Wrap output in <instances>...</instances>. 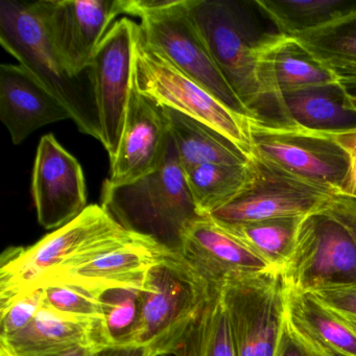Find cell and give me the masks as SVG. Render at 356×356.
<instances>
[{
  "label": "cell",
  "instance_id": "8992f818",
  "mask_svg": "<svg viewBox=\"0 0 356 356\" xmlns=\"http://www.w3.org/2000/svg\"><path fill=\"white\" fill-rule=\"evenodd\" d=\"M191 0H122L124 14L140 19L145 44L241 115H250L212 59L189 9Z\"/></svg>",
  "mask_w": 356,
  "mask_h": 356
},
{
  "label": "cell",
  "instance_id": "f546056e",
  "mask_svg": "<svg viewBox=\"0 0 356 356\" xmlns=\"http://www.w3.org/2000/svg\"><path fill=\"white\" fill-rule=\"evenodd\" d=\"M41 289L43 307L76 320L103 322L102 293L70 284H47Z\"/></svg>",
  "mask_w": 356,
  "mask_h": 356
},
{
  "label": "cell",
  "instance_id": "d590c367",
  "mask_svg": "<svg viewBox=\"0 0 356 356\" xmlns=\"http://www.w3.org/2000/svg\"><path fill=\"white\" fill-rule=\"evenodd\" d=\"M93 356H156L147 347L138 345L107 346L95 350Z\"/></svg>",
  "mask_w": 356,
  "mask_h": 356
},
{
  "label": "cell",
  "instance_id": "5bb4252c",
  "mask_svg": "<svg viewBox=\"0 0 356 356\" xmlns=\"http://www.w3.org/2000/svg\"><path fill=\"white\" fill-rule=\"evenodd\" d=\"M56 53L74 74L88 72L122 0H39L29 3Z\"/></svg>",
  "mask_w": 356,
  "mask_h": 356
},
{
  "label": "cell",
  "instance_id": "52a82bcc",
  "mask_svg": "<svg viewBox=\"0 0 356 356\" xmlns=\"http://www.w3.org/2000/svg\"><path fill=\"white\" fill-rule=\"evenodd\" d=\"M134 87L160 107L176 110L206 124L226 137L248 157L253 156L251 118L227 107L163 56L149 49L140 32L135 49Z\"/></svg>",
  "mask_w": 356,
  "mask_h": 356
},
{
  "label": "cell",
  "instance_id": "d6a6232c",
  "mask_svg": "<svg viewBox=\"0 0 356 356\" xmlns=\"http://www.w3.org/2000/svg\"><path fill=\"white\" fill-rule=\"evenodd\" d=\"M273 356H328L312 347L283 318Z\"/></svg>",
  "mask_w": 356,
  "mask_h": 356
},
{
  "label": "cell",
  "instance_id": "8d00e7d4",
  "mask_svg": "<svg viewBox=\"0 0 356 356\" xmlns=\"http://www.w3.org/2000/svg\"><path fill=\"white\" fill-rule=\"evenodd\" d=\"M95 350H97V348L91 347V346H76V347L64 350V351L59 352V353L47 356H93Z\"/></svg>",
  "mask_w": 356,
  "mask_h": 356
},
{
  "label": "cell",
  "instance_id": "5b68a950",
  "mask_svg": "<svg viewBox=\"0 0 356 356\" xmlns=\"http://www.w3.org/2000/svg\"><path fill=\"white\" fill-rule=\"evenodd\" d=\"M126 231L103 206L95 204L35 245L6 250L0 266V310L39 289L47 275Z\"/></svg>",
  "mask_w": 356,
  "mask_h": 356
},
{
  "label": "cell",
  "instance_id": "e575fe53",
  "mask_svg": "<svg viewBox=\"0 0 356 356\" xmlns=\"http://www.w3.org/2000/svg\"><path fill=\"white\" fill-rule=\"evenodd\" d=\"M310 293L326 307L334 312L356 316V285L322 289Z\"/></svg>",
  "mask_w": 356,
  "mask_h": 356
},
{
  "label": "cell",
  "instance_id": "6da1fadb",
  "mask_svg": "<svg viewBox=\"0 0 356 356\" xmlns=\"http://www.w3.org/2000/svg\"><path fill=\"white\" fill-rule=\"evenodd\" d=\"M102 206L122 228L177 253H180L185 229L202 218L170 135L165 155L155 172L124 186L104 182Z\"/></svg>",
  "mask_w": 356,
  "mask_h": 356
},
{
  "label": "cell",
  "instance_id": "8fae6325",
  "mask_svg": "<svg viewBox=\"0 0 356 356\" xmlns=\"http://www.w3.org/2000/svg\"><path fill=\"white\" fill-rule=\"evenodd\" d=\"M289 289L300 293L356 285V245L337 220L322 212L306 216L282 270Z\"/></svg>",
  "mask_w": 356,
  "mask_h": 356
},
{
  "label": "cell",
  "instance_id": "ac0fdd59",
  "mask_svg": "<svg viewBox=\"0 0 356 356\" xmlns=\"http://www.w3.org/2000/svg\"><path fill=\"white\" fill-rule=\"evenodd\" d=\"M0 120L14 145L47 124L72 120L65 106L28 70L15 64L0 66Z\"/></svg>",
  "mask_w": 356,
  "mask_h": 356
},
{
  "label": "cell",
  "instance_id": "ba28073f",
  "mask_svg": "<svg viewBox=\"0 0 356 356\" xmlns=\"http://www.w3.org/2000/svg\"><path fill=\"white\" fill-rule=\"evenodd\" d=\"M253 154L303 180L339 193L348 160L333 135L293 124L250 118Z\"/></svg>",
  "mask_w": 356,
  "mask_h": 356
},
{
  "label": "cell",
  "instance_id": "4fadbf2b",
  "mask_svg": "<svg viewBox=\"0 0 356 356\" xmlns=\"http://www.w3.org/2000/svg\"><path fill=\"white\" fill-rule=\"evenodd\" d=\"M139 24L120 18L112 24L90 65L101 141L110 162L118 154L134 90L135 49Z\"/></svg>",
  "mask_w": 356,
  "mask_h": 356
},
{
  "label": "cell",
  "instance_id": "d6986e66",
  "mask_svg": "<svg viewBox=\"0 0 356 356\" xmlns=\"http://www.w3.org/2000/svg\"><path fill=\"white\" fill-rule=\"evenodd\" d=\"M259 82L264 108H275L293 93L334 86L339 78L316 62L293 37L276 33L262 51Z\"/></svg>",
  "mask_w": 356,
  "mask_h": 356
},
{
  "label": "cell",
  "instance_id": "cb8c5ba5",
  "mask_svg": "<svg viewBox=\"0 0 356 356\" xmlns=\"http://www.w3.org/2000/svg\"><path fill=\"white\" fill-rule=\"evenodd\" d=\"M339 84L356 85V9L331 24L293 37Z\"/></svg>",
  "mask_w": 356,
  "mask_h": 356
},
{
  "label": "cell",
  "instance_id": "ffe728a7",
  "mask_svg": "<svg viewBox=\"0 0 356 356\" xmlns=\"http://www.w3.org/2000/svg\"><path fill=\"white\" fill-rule=\"evenodd\" d=\"M76 346L97 349L109 346L103 322L68 318L42 306L26 328L7 339H0V353L47 356Z\"/></svg>",
  "mask_w": 356,
  "mask_h": 356
},
{
  "label": "cell",
  "instance_id": "d4e9b609",
  "mask_svg": "<svg viewBox=\"0 0 356 356\" xmlns=\"http://www.w3.org/2000/svg\"><path fill=\"white\" fill-rule=\"evenodd\" d=\"M280 34L297 37L356 9V0H255Z\"/></svg>",
  "mask_w": 356,
  "mask_h": 356
},
{
  "label": "cell",
  "instance_id": "f35d334b",
  "mask_svg": "<svg viewBox=\"0 0 356 356\" xmlns=\"http://www.w3.org/2000/svg\"><path fill=\"white\" fill-rule=\"evenodd\" d=\"M343 90L348 93V95H353V97H356V85H341Z\"/></svg>",
  "mask_w": 356,
  "mask_h": 356
},
{
  "label": "cell",
  "instance_id": "30bf717a",
  "mask_svg": "<svg viewBox=\"0 0 356 356\" xmlns=\"http://www.w3.org/2000/svg\"><path fill=\"white\" fill-rule=\"evenodd\" d=\"M287 285L268 268L235 277L220 289L237 356H273L282 326Z\"/></svg>",
  "mask_w": 356,
  "mask_h": 356
},
{
  "label": "cell",
  "instance_id": "1f68e13d",
  "mask_svg": "<svg viewBox=\"0 0 356 356\" xmlns=\"http://www.w3.org/2000/svg\"><path fill=\"white\" fill-rule=\"evenodd\" d=\"M350 107L356 111V97L348 95ZM334 143L341 147L348 160V172L343 186L339 193L356 199V127L343 132L333 135Z\"/></svg>",
  "mask_w": 356,
  "mask_h": 356
},
{
  "label": "cell",
  "instance_id": "4dcf8cb0",
  "mask_svg": "<svg viewBox=\"0 0 356 356\" xmlns=\"http://www.w3.org/2000/svg\"><path fill=\"white\" fill-rule=\"evenodd\" d=\"M42 306V289H39L0 310V339H7L26 328Z\"/></svg>",
  "mask_w": 356,
  "mask_h": 356
},
{
  "label": "cell",
  "instance_id": "7c38bea8",
  "mask_svg": "<svg viewBox=\"0 0 356 356\" xmlns=\"http://www.w3.org/2000/svg\"><path fill=\"white\" fill-rule=\"evenodd\" d=\"M174 253L149 237L126 231L47 275L39 289L70 284L97 293L120 289L141 291L151 268Z\"/></svg>",
  "mask_w": 356,
  "mask_h": 356
},
{
  "label": "cell",
  "instance_id": "9c48e42d",
  "mask_svg": "<svg viewBox=\"0 0 356 356\" xmlns=\"http://www.w3.org/2000/svg\"><path fill=\"white\" fill-rule=\"evenodd\" d=\"M243 191L210 216L224 224L304 218L324 210L334 191L285 172L253 154Z\"/></svg>",
  "mask_w": 356,
  "mask_h": 356
},
{
  "label": "cell",
  "instance_id": "ab89813d",
  "mask_svg": "<svg viewBox=\"0 0 356 356\" xmlns=\"http://www.w3.org/2000/svg\"><path fill=\"white\" fill-rule=\"evenodd\" d=\"M0 356H6L3 353H0Z\"/></svg>",
  "mask_w": 356,
  "mask_h": 356
},
{
  "label": "cell",
  "instance_id": "74e56055",
  "mask_svg": "<svg viewBox=\"0 0 356 356\" xmlns=\"http://www.w3.org/2000/svg\"><path fill=\"white\" fill-rule=\"evenodd\" d=\"M323 305H324V304H323ZM329 309H330V308H329ZM332 312H334V314H337V316H339V318H341V320L343 321V322L345 323V324L347 325V326L349 327V328L351 329V330L356 334V316L341 314V312H334V310H332Z\"/></svg>",
  "mask_w": 356,
  "mask_h": 356
},
{
  "label": "cell",
  "instance_id": "836d02e7",
  "mask_svg": "<svg viewBox=\"0 0 356 356\" xmlns=\"http://www.w3.org/2000/svg\"><path fill=\"white\" fill-rule=\"evenodd\" d=\"M322 213L330 216L349 233L356 245V199L341 193H334Z\"/></svg>",
  "mask_w": 356,
  "mask_h": 356
},
{
  "label": "cell",
  "instance_id": "3957f363",
  "mask_svg": "<svg viewBox=\"0 0 356 356\" xmlns=\"http://www.w3.org/2000/svg\"><path fill=\"white\" fill-rule=\"evenodd\" d=\"M0 43L65 106L83 134L101 141L90 68L82 74L68 70L29 3L0 1Z\"/></svg>",
  "mask_w": 356,
  "mask_h": 356
},
{
  "label": "cell",
  "instance_id": "9a60e30c",
  "mask_svg": "<svg viewBox=\"0 0 356 356\" xmlns=\"http://www.w3.org/2000/svg\"><path fill=\"white\" fill-rule=\"evenodd\" d=\"M32 195L39 224L57 230L87 207L82 166L54 135L40 139L32 176Z\"/></svg>",
  "mask_w": 356,
  "mask_h": 356
},
{
  "label": "cell",
  "instance_id": "4316f807",
  "mask_svg": "<svg viewBox=\"0 0 356 356\" xmlns=\"http://www.w3.org/2000/svg\"><path fill=\"white\" fill-rule=\"evenodd\" d=\"M197 213L202 218L228 205L249 181V162L245 165L203 164L185 172Z\"/></svg>",
  "mask_w": 356,
  "mask_h": 356
},
{
  "label": "cell",
  "instance_id": "83f0119b",
  "mask_svg": "<svg viewBox=\"0 0 356 356\" xmlns=\"http://www.w3.org/2000/svg\"><path fill=\"white\" fill-rule=\"evenodd\" d=\"M176 356H237L220 291H214Z\"/></svg>",
  "mask_w": 356,
  "mask_h": 356
},
{
  "label": "cell",
  "instance_id": "2e32d148",
  "mask_svg": "<svg viewBox=\"0 0 356 356\" xmlns=\"http://www.w3.org/2000/svg\"><path fill=\"white\" fill-rule=\"evenodd\" d=\"M168 135L163 108L134 87L120 147L105 183L124 186L155 172L165 155Z\"/></svg>",
  "mask_w": 356,
  "mask_h": 356
},
{
  "label": "cell",
  "instance_id": "44dd1931",
  "mask_svg": "<svg viewBox=\"0 0 356 356\" xmlns=\"http://www.w3.org/2000/svg\"><path fill=\"white\" fill-rule=\"evenodd\" d=\"M285 318L312 347L328 356H356V334L312 293L287 287Z\"/></svg>",
  "mask_w": 356,
  "mask_h": 356
},
{
  "label": "cell",
  "instance_id": "f1b7e54d",
  "mask_svg": "<svg viewBox=\"0 0 356 356\" xmlns=\"http://www.w3.org/2000/svg\"><path fill=\"white\" fill-rule=\"evenodd\" d=\"M104 330L109 346L132 345L140 318L141 291L111 289L102 293Z\"/></svg>",
  "mask_w": 356,
  "mask_h": 356
},
{
  "label": "cell",
  "instance_id": "7402d4cb",
  "mask_svg": "<svg viewBox=\"0 0 356 356\" xmlns=\"http://www.w3.org/2000/svg\"><path fill=\"white\" fill-rule=\"evenodd\" d=\"M275 113L277 122L328 134L356 127V111L350 107L341 84L287 95L275 108Z\"/></svg>",
  "mask_w": 356,
  "mask_h": 356
},
{
  "label": "cell",
  "instance_id": "277c9868",
  "mask_svg": "<svg viewBox=\"0 0 356 356\" xmlns=\"http://www.w3.org/2000/svg\"><path fill=\"white\" fill-rule=\"evenodd\" d=\"M214 291L180 253L151 268L141 289L140 318L132 345L156 356L180 351Z\"/></svg>",
  "mask_w": 356,
  "mask_h": 356
},
{
  "label": "cell",
  "instance_id": "603a6c76",
  "mask_svg": "<svg viewBox=\"0 0 356 356\" xmlns=\"http://www.w3.org/2000/svg\"><path fill=\"white\" fill-rule=\"evenodd\" d=\"M184 172L203 164L245 165L250 158L226 137L176 110L163 108Z\"/></svg>",
  "mask_w": 356,
  "mask_h": 356
},
{
  "label": "cell",
  "instance_id": "7a4b0ae2",
  "mask_svg": "<svg viewBox=\"0 0 356 356\" xmlns=\"http://www.w3.org/2000/svg\"><path fill=\"white\" fill-rule=\"evenodd\" d=\"M189 9L229 86L250 115L259 118L264 106L260 56L278 31L264 26L255 0H191Z\"/></svg>",
  "mask_w": 356,
  "mask_h": 356
},
{
  "label": "cell",
  "instance_id": "e0dca14e",
  "mask_svg": "<svg viewBox=\"0 0 356 356\" xmlns=\"http://www.w3.org/2000/svg\"><path fill=\"white\" fill-rule=\"evenodd\" d=\"M180 253L210 286L218 291L235 277L273 268L225 232L210 216L197 218L187 226Z\"/></svg>",
  "mask_w": 356,
  "mask_h": 356
},
{
  "label": "cell",
  "instance_id": "484cf974",
  "mask_svg": "<svg viewBox=\"0 0 356 356\" xmlns=\"http://www.w3.org/2000/svg\"><path fill=\"white\" fill-rule=\"evenodd\" d=\"M302 220L277 218L241 224L214 222L270 268L282 270L293 254Z\"/></svg>",
  "mask_w": 356,
  "mask_h": 356
}]
</instances>
